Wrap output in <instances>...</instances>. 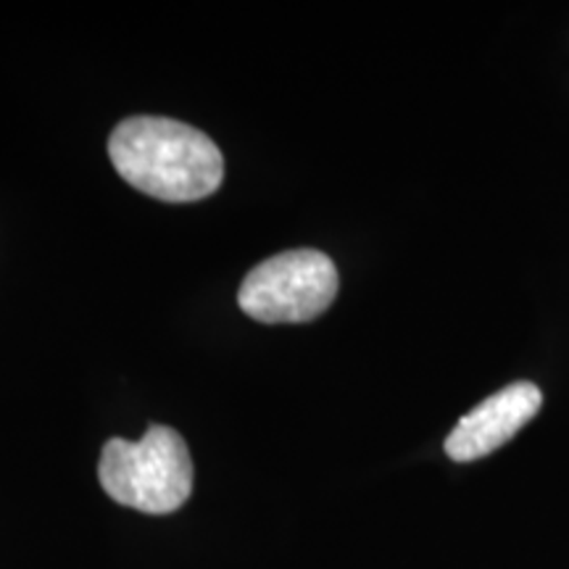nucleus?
Returning <instances> with one entry per match:
<instances>
[{"label": "nucleus", "instance_id": "nucleus-3", "mask_svg": "<svg viewBox=\"0 0 569 569\" xmlns=\"http://www.w3.org/2000/svg\"><path fill=\"white\" fill-rule=\"evenodd\" d=\"M338 296V269L315 248L277 253L256 264L240 284L238 303L248 317L267 325L311 322Z\"/></svg>", "mask_w": 569, "mask_h": 569}, {"label": "nucleus", "instance_id": "nucleus-4", "mask_svg": "<svg viewBox=\"0 0 569 569\" xmlns=\"http://www.w3.org/2000/svg\"><path fill=\"white\" fill-rule=\"evenodd\" d=\"M543 396L532 382H511L478 403L448 432L446 453L453 461H478L511 438L538 415Z\"/></svg>", "mask_w": 569, "mask_h": 569}, {"label": "nucleus", "instance_id": "nucleus-2", "mask_svg": "<svg viewBox=\"0 0 569 569\" xmlns=\"http://www.w3.org/2000/svg\"><path fill=\"white\" fill-rule=\"evenodd\" d=\"M98 478L122 507L172 515L193 493V459L180 432L151 425L138 443L111 438L103 446Z\"/></svg>", "mask_w": 569, "mask_h": 569}, {"label": "nucleus", "instance_id": "nucleus-1", "mask_svg": "<svg viewBox=\"0 0 569 569\" xmlns=\"http://www.w3.org/2000/svg\"><path fill=\"white\" fill-rule=\"evenodd\" d=\"M119 177L167 203H193L217 193L224 156L209 134L167 117H130L109 138Z\"/></svg>", "mask_w": 569, "mask_h": 569}]
</instances>
